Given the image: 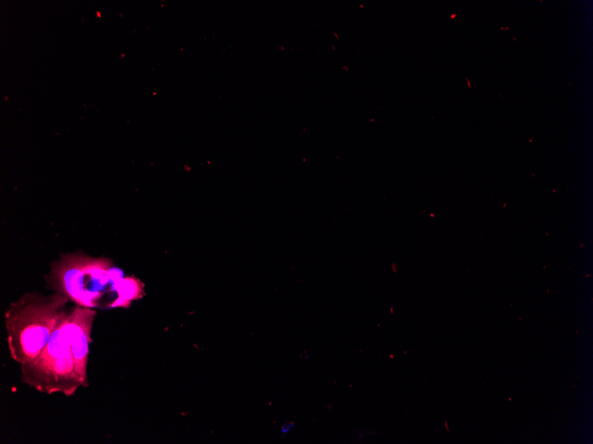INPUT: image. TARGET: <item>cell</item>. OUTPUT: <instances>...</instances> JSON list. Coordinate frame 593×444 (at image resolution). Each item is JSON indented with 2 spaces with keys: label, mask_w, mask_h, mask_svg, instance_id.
<instances>
[{
  "label": "cell",
  "mask_w": 593,
  "mask_h": 444,
  "mask_svg": "<svg viewBox=\"0 0 593 444\" xmlns=\"http://www.w3.org/2000/svg\"><path fill=\"white\" fill-rule=\"evenodd\" d=\"M466 82H467V84H468L469 88H472V86H471V84H470V82H469L468 79H466Z\"/></svg>",
  "instance_id": "cell-7"
},
{
  "label": "cell",
  "mask_w": 593,
  "mask_h": 444,
  "mask_svg": "<svg viewBox=\"0 0 593 444\" xmlns=\"http://www.w3.org/2000/svg\"><path fill=\"white\" fill-rule=\"evenodd\" d=\"M97 313L94 308L75 305L70 310V337L75 370L81 387L89 385L87 379L88 355L91 342V329Z\"/></svg>",
  "instance_id": "cell-4"
},
{
  "label": "cell",
  "mask_w": 593,
  "mask_h": 444,
  "mask_svg": "<svg viewBox=\"0 0 593 444\" xmlns=\"http://www.w3.org/2000/svg\"><path fill=\"white\" fill-rule=\"evenodd\" d=\"M69 298L60 294L46 296L23 294L5 313L9 353L20 365L32 362L49 342L60 318L69 310Z\"/></svg>",
  "instance_id": "cell-2"
},
{
  "label": "cell",
  "mask_w": 593,
  "mask_h": 444,
  "mask_svg": "<svg viewBox=\"0 0 593 444\" xmlns=\"http://www.w3.org/2000/svg\"><path fill=\"white\" fill-rule=\"evenodd\" d=\"M369 436V431L368 430H358V431L355 433L354 439L355 442H361V440H364Z\"/></svg>",
  "instance_id": "cell-5"
},
{
  "label": "cell",
  "mask_w": 593,
  "mask_h": 444,
  "mask_svg": "<svg viewBox=\"0 0 593 444\" xmlns=\"http://www.w3.org/2000/svg\"><path fill=\"white\" fill-rule=\"evenodd\" d=\"M70 310L60 318L42 353L20 365L22 381L40 393L71 396L81 387L71 348Z\"/></svg>",
  "instance_id": "cell-3"
},
{
  "label": "cell",
  "mask_w": 593,
  "mask_h": 444,
  "mask_svg": "<svg viewBox=\"0 0 593 444\" xmlns=\"http://www.w3.org/2000/svg\"><path fill=\"white\" fill-rule=\"evenodd\" d=\"M46 280L56 293L90 308H128L145 294L142 281L125 277L113 260L81 252L60 256L51 266Z\"/></svg>",
  "instance_id": "cell-1"
},
{
  "label": "cell",
  "mask_w": 593,
  "mask_h": 444,
  "mask_svg": "<svg viewBox=\"0 0 593 444\" xmlns=\"http://www.w3.org/2000/svg\"><path fill=\"white\" fill-rule=\"evenodd\" d=\"M456 17H457V15H452V19L456 18Z\"/></svg>",
  "instance_id": "cell-8"
},
{
  "label": "cell",
  "mask_w": 593,
  "mask_h": 444,
  "mask_svg": "<svg viewBox=\"0 0 593 444\" xmlns=\"http://www.w3.org/2000/svg\"><path fill=\"white\" fill-rule=\"evenodd\" d=\"M293 424H290V425L289 424H286V425H284L282 428L283 433H286L287 432H289L291 429L293 428Z\"/></svg>",
  "instance_id": "cell-6"
}]
</instances>
